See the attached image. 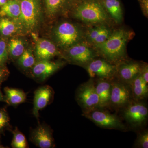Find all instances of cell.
Returning <instances> with one entry per match:
<instances>
[{"mask_svg": "<svg viewBox=\"0 0 148 148\" xmlns=\"http://www.w3.org/2000/svg\"><path fill=\"white\" fill-rule=\"evenodd\" d=\"M21 13L19 0H10L2 6L0 9V16H8L17 20Z\"/></svg>", "mask_w": 148, "mask_h": 148, "instance_id": "obj_20", "label": "cell"}, {"mask_svg": "<svg viewBox=\"0 0 148 148\" xmlns=\"http://www.w3.org/2000/svg\"><path fill=\"white\" fill-rule=\"evenodd\" d=\"M31 141L40 148L54 147V139L50 129L44 125H40L32 131Z\"/></svg>", "mask_w": 148, "mask_h": 148, "instance_id": "obj_13", "label": "cell"}, {"mask_svg": "<svg viewBox=\"0 0 148 148\" xmlns=\"http://www.w3.org/2000/svg\"><path fill=\"white\" fill-rule=\"evenodd\" d=\"M143 64L127 60L121 62L116 65L115 78L122 82L128 83L141 73Z\"/></svg>", "mask_w": 148, "mask_h": 148, "instance_id": "obj_11", "label": "cell"}, {"mask_svg": "<svg viewBox=\"0 0 148 148\" xmlns=\"http://www.w3.org/2000/svg\"><path fill=\"white\" fill-rule=\"evenodd\" d=\"M123 110L122 116L130 128L133 129L143 128L148 120L147 107L142 101H132Z\"/></svg>", "mask_w": 148, "mask_h": 148, "instance_id": "obj_6", "label": "cell"}, {"mask_svg": "<svg viewBox=\"0 0 148 148\" xmlns=\"http://www.w3.org/2000/svg\"><path fill=\"white\" fill-rule=\"evenodd\" d=\"M19 2L21 13L16 20L18 27L27 33L34 32L40 20L39 0H19Z\"/></svg>", "mask_w": 148, "mask_h": 148, "instance_id": "obj_4", "label": "cell"}, {"mask_svg": "<svg viewBox=\"0 0 148 148\" xmlns=\"http://www.w3.org/2000/svg\"><path fill=\"white\" fill-rule=\"evenodd\" d=\"M1 101H5L6 102V99L4 97L2 93L0 90V102H1Z\"/></svg>", "mask_w": 148, "mask_h": 148, "instance_id": "obj_33", "label": "cell"}, {"mask_svg": "<svg viewBox=\"0 0 148 148\" xmlns=\"http://www.w3.org/2000/svg\"><path fill=\"white\" fill-rule=\"evenodd\" d=\"M112 32L108 25L90 26L86 29V42L92 47L101 44L108 38Z\"/></svg>", "mask_w": 148, "mask_h": 148, "instance_id": "obj_12", "label": "cell"}, {"mask_svg": "<svg viewBox=\"0 0 148 148\" xmlns=\"http://www.w3.org/2000/svg\"><path fill=\"white\" fill-rule=\"evenodd\" d=\"M7 74V73L6 71L2 67H0V82L4 79L6 76Z\"/></svg>", "mask_w": 148, "mask_h": 148, "instance_id": "obj_32", "label": "cell"}, {"mask_svg": "<svg viewBox=\"0 0 148 148\" xmlns=\"http://www.w3.org/2000/svg\"><path fill=\"white\" fill-rule=\"evenodd\" d=\"M13 139L11 143V146L13 148H27V143L25 136L15 128L13 132Z\"/></svg>", "mask_w": 148, "mask_h": 148, "instance_id": "obj_26", "label": "cell"}, {"mask_svg": "<svg viewBox=\"0 0 148 148\" xmlns=\"http://www.w3.org/2000/svg\"><path fill=\"white\" fill-rule=\"evenodd\" d=\"M53 90L48 85L41 86L35 91L33 114L37 118H38L40 110L47 106L53 97Z\"/></svg>", "mask_w": 148, "mask_h": 148, "instance_id": "obj_15", "label": "cell"}, {"mask_svg": "<svg viewBox=\"0 0 148 148\" xmlns=\"http://www.w3.org/2000/svg\"><path fill=\"white\" fill-rule=\"evenodd\" d=\"M132 35L124 29H116L104 42L92 47L98 57L117 65L127 60L126 47Z\"/></svg>", "mask_w": 148, "mask_h": 148, "instance_id": "obj_1", "label": "cell"}, {"mask_svg": "<svg viewBox=\"0 0 148 148\" xmlns=\"http://www.w3.org/2000/svg\"><path fill=\"white\" fill-rule=\"evenodd\" d=\"M133 100L128 84L114 78L112 80L109 107L115 110L122 109Z\"/></svg>", "mask_w": 148, "mask_h": 148, "instance_id": "obj_9", "label": "cell"}, {"mask_svg": "<svg viewBox=\"0 0 148 148\" xmlns=\"http://www.w3.org/2000/svg\"><path fill=\"white\" fill-rule=\"evenodd\" d=\"M131 90L132 99L135 101H143L148 97V84L141 75L128 83Z\"/></svg>", "mask_w": 148, "mask_h": 148, "instance_id": "obj_17", "label": "cell"}, {"mask_svg": "<svg viewBox=\"0 0 148 148\" xmlns=\"http://www.w3.org/2000/svg\"><path fill=\"white\" fill-rule=\"evenodd\" d=\"M76 100L82 110L83 115L99 108V98L95 89L94 79L90 78L79 86Z\"/></svg>", "mask_w": 148, "mask_h": 148, "instance_id": "obj_5", "label": "cell"}, {"mask_svg": "<svg viewBox=\"0 0 148 148\" xmlns=\"http://www.w3.org/2000/svg\"><path fill=\"white\" fill-rule=\"evenodd\" d=\"M86 29L84 27L69 21L58 24L54 31V36L59 46L67 49L85 41Z\"/></svg>", "mask_w": 148, "mask_h": 148, "instance_id": "obj_3", "label": "cell"}, {"mask_svg": "<svg viewBox=\"0 0 148 148\" xmlns=\"http://www.w3.org/2000/svg\"><path fill=\"white\" fill-rule=\"evenodd\" d=\"M63 64L49 60H40L33 66L32 74L36 78L43 81L61 68Z\"/></svg>", "mask_w": 148, "mask_h": 148, "instance_id": "obj_14", "label": "cell"}, {"mask_svg": "<svg viewBox=\"0 0 148 148\" xmlns=\"http://www.w3.org/2000/svg\"><path fill=\"white\" fill-rule=\"evenodd\" d=\"M8 47L10 53L14 58L19 57L25 50L24 43L21 40L18 39L13 38L10 40Z\"/></svg>", "mask_w": 148, "mask_h": 148, "instance_id": "obj_23", "label": "cell"}, {"mask_svg": "<svg viewBox=\"0 0 148 148\" xmlns=\"http://www.w3.org/2000/svg\"><path fill=\"white\" fill-rule=\"evenodd\" d=\"M112 80L98 78L95 80V89L99 98V108L103 109L109 107Z\"/></svg>", "mask_w": 148, "mask_h": 148, "instance_id": "obj_16", "label": "cell"}, {"mask_svg": "<svg viewBox=\"0 0 148 148\" xmlns=\"http://www.w3.org/2000/svg\"><path fill=\"white\" fill-rule=\"evenodd\" d=\"M7 2V0H0V6H3Z\"/></svg>", "mask_w": 148, "mask_h": 148, "instance_id": "obj_34", "label": "cell"}, {"mask_svg": "<svg viewBox=\"0 0 148 148\" xmlns=\"http://www.w3.org/2000/svg\"><path fill=\"white\" fill-rule=\"evenodd\" d=\"M36 55L40 60H49L58 55V52L53 43L46 40H40L37 43Z\"/></svg>", "mask_w": 148, "mask_h": 148, "instance_id": "obj_18", "label": "cell"}, {"mask_svg": "<svg viewBox=\"0 0 148 148\" xmlns=\"http://www.w3.org/2000/svg\"><path fill=\"white\" fill-rule=\"evenodd\" d=\"M134 147L138 148H148V130L139 132L135 141Z\"/></svg>", "mask_w": 148, "mask_h": 148, "instance_id": "obj_27", "label": "cell"}, {"mask_svg": "<svg viewBox=\"0 0 148 148\" xmlns=\"http://www.w3.org/2000/svg\"><path fill=\"white\" fill-rule=\"evenodd\" d=\"M83 115L101 128L123 131L127 130V126L119 117L102 109H95Z\"/></svg>", "mask_w": 148, "mask_h": 148, "instance_id": "obj_7", "label": "cell"}, {"mask_svg": "<svg viewBox=\"0 0 148 148\" xmlns=\"http://www.w3.org/2000/svg\"><path fill=\"white\" fill-rule=\"evenodd\" d=\"M74 17L88 26L108 25L112 20L98 0H82L74 10Z\"/></svg>", "mask_w": 148, "mask_h": 148, "instance_id": "obj_2", "label": "cell"}, {"mask_svg": "<svg viewBox=\"0 0 148 148\" xmlns=\"http://www.w3.org/2000/svg\"><path fill=\"white\" fill-rule=\"evenodd\" d=\"M69 1V0H45L49 15L53 16L63 12Z\"/></svg>", "mask_w": 148, "mask_h": 148, "instance_id": "obj_22", "label": "cell"}, {"mask_svg": "<svg viewBox=\"0 0 148 148\" xmlns=\"http://www.w3.org/2000/svg\"><path fill=\"white\" fill-rule=\"evenodd\" d=\"M117 66L101 58H95L90 61L85 69L90 78L105 79L112 80L115 78Z\"/></svg>", "mask_w": 148, "mask_h": 148, "instance_id": "obj_10", "label": "cell"}, {"mask_svg": "<svg viewBox=\"0 0 148 148\" xmlns=\"http://www.w3.org/2000/svg\"><path fill=\"white\" fill-rule=\"evenodd\" d=\"M17 29L16 24L8 18L0 19V33L5 36H10L16 32Z\"/></svg>", "mask_w": 148, "mask_h": 148, "instance_id": "obj_25", "label": "cell"}, {"mask_svg": "<svg viewBox=\"0 0 148 148\" xmlns=\"http://www.w3.org/2000/svg\"><path fill=\"white\" fill-rule=\"evenodd\" d=\"M140 75H141V76L143 78L145 82L148 84V64H146V63H145V64L143 63Z\"/></svg>", "mask_w": 148, "mask_h": 148, "instance_id": "obj_31", "label": "cell"}, {"mask_svg": "<svg viewBox=\"0 0 148 148\" xmlns=\"http://www.w3.org/2000/svg\"><path fill=\"white\" fill-rule=\"evenodd\" d=\"M18 65L24 69L32 68L35 64V58L31 50H24L18 58Z\"/></svg>", "mask_w": 148, "mask_h": 148, "instance_id": "obj_24", "label": "cell"}, {"mask_svg": "<svg viewBox=\"0 0 148 148\" xmlns=\"http://www.w3.org/2000/svg\"><path fill=\"white\" fill-rule=\"evenodd\" d=\"M8 58L6 45L4 41H0V64H3Z\"/></svg>", "mask_w": 148, "mask_h": 148, "instance_id": "obj_29", "label": "cell"}, {"mask_svg": "<svg viewBox=\"0 0 148 148\" xmlns=\"http://www.w3.org/2000/svg\"><path fill=\"white\" fill-rule=\"evenodd\" d=\"M9 121V118L6 112L4 110H0V130L7 127Z\"/></svg>", "mask_w": 148, "mask_h": 148, "instance_id": "obj_28", "label": "cell"}, {"mask_svg": "<svg viewBox=\"0 0 148 148\" xmlns=\"http://www.w3.org/2000/svg\"><path fill=\"white\" fill-rule=\"evenodd\" d=\"M4 90L6 102L11 106H18L26 101L27 96L23 90L8 87L5 88Z\"/></svg>", "mask_w": 148, "mask_h": 148, "instance_id": "obj_21", "label": "cell"}, {"mask_svg": "<svg viewBox=\"0 0 148 148\" xmlns=\"http://www.w3.org/2000/svg\"><path fill=\"white\" fill-rule=\"evenodd\" d=\"M144 16L148 17V0H138Z\"/></svg>", "mask_w": 148, "mask_h": 148, "instance_id": "obj_30", "label": "cell"}, {"mask_svg": "<svg viewBox=\"0 0 148 148\" xmlns=\"http://www.w3.org/2000/svg\"><path fill=\"white\" fill-rule=\"evenodd\" d=\"M66 57L73 64L85 68L90 61L98 57L95 49L86 42L66 49Z\"/></svg>", "mask_w": 148, "mask_h": 148, "instance_id": "obj_8", "label": "cell"}, {"mask_svg": "<svg viewBox=\"0 0 148 148\" xmlns=\"http://www.w3.org/2000/svg\"><path fill=\"white\" fill-rule=\"evenodd\" d=\"M103 4L111 19L118 24L121 23L123 18V13L119 1L104 0Z\"/></svg>", "mask_w": 148, "mask_h": 148, "instance_id": "obj_19", "label": "cell"}]
</instances>
